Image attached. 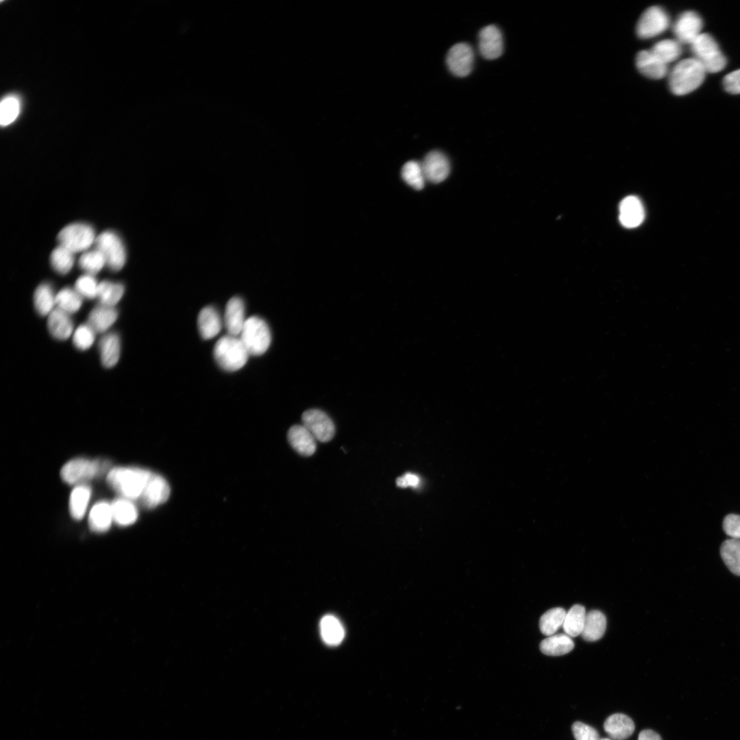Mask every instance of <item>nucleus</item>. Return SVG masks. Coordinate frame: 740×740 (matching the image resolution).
I'll return each mask as SVG.
<instances>
[{
	"instance_id": "22",
	"label": "nucleus",
	"mask_w": 740,
	"mask_h": 740,
	"mask_svg": "<svg viewBox=\"0 0 740 740\" xmlns=\"http://www.w3.org/2000/svg\"><path fill=\"white\" fill-rule=\"evenodd\" d=\"M644 219V210L640 200L634 196L624 198L619 206V220L628 228L639 225Z\"/></svg>"
},
{
	"instance_id": "20",
	"label": "nucleus",
	"mask_w": 740,
	"mask_h": 740,
	"mask_svg": "<svg viewBox=\"0 0 740 740\" xmlns=\"http://www.w3.org/2000/svg\"><path fill=\"white\" fill-rule=\"evenodd\" d=\"M605 732L614 740H625L634 731L633 720L623 713H615L606 718L604 725Z\"/></svg>"
},
{
	"instance_id": "19",
	"label": "nucleus",
	"mask_w": 740,
	"mask_h": 740,
	"mask_svg": "<svg viewBox=\"0 0 740 740\" xmlns=\"http://www.w3.org/2000/svg\"><path fill=\"white\" fill-rule=\"evenodd\" d=\"M223 324L220 314L212 306L203 308L197 317V326L201 336L209 340L216 336L221 330Z\"/></svg>"
},
{
	"instance_id": "7",
	"label": "nucleus",
	"mask_w": 740,
	"mask_h": 740,
	"mask_svg": "<svg viewBox=\"0 0 740 740\" xmlns=\"http://www.w3.org/2000/svg\"><path fill=\"white\" fill-rule=\"evenodd\" d=\"M59 245L73 254L84 252L95 244V232L92 226L84 223H73L62 228L58 234Z\"/></svg>"
},
{
	"instance_id": "44",
	"label": "nucleus",
	"mask_w": 740,
	"mask_h": 740,
	"mask_svg": "<svg viewBox=\"0 0 740 740\" xmlns=\"http://www.w3.org/2000/svg\"><path fill=\"white\" fill-rule=\"evenodd\" d=\"M571 731L576 740H599L598 732L593 727L581 722H576L571 726Z\"/></svg>"
},
{
	"instance_id": "32",
	"label": "nucleus",
	"mask_w": 740,
	"mask_h": 740,
	"mask_svg": "<svg viewBox=\"0 0 740 740\" xmlns=\"http://www.w3.org/2000/svg\"><path fill=\"white\" fill-rule=\"evenodd\" d=\"M124 291L125 288L121 283L104 280L99 283L97 298L100 304L115 307Z\"/></svg>"
},
{
	"instance_id": "21",
	"label": "nucleus",
	"mask_w": 740,
	"mask_h": 740,
	"mask_svg": "<svg viewBox=\"0 0 740 740\" xmlns=\"http://www.w3.org/2000/svg\"><path fill=\"white\" fill-rule=\"evenodd\" d=\"M288 440L292 447L302 456H311L316 451V439L303 425L292 426L288 432Z\"/></svg>"
},
{
	"instance_id": "45",
	"label": "nucleus",
	"mask_w": 740,
	"mask_h": 740,
	"mask_svg": "<svg viewBox=\"0 0 740 740\" xmlns=\"http://www.w3.org/2000/svg\"><path fill=\"white\" fill-rule=\"evenodd\" d=\"M723 529L731 539L740 540V515L730 514L723 521Z\"/></svg>"
},
{
	"instance_id": "43",
	"label": "nucleus",
	"mask_w": 740,
	"mask_h": 740,
	"mask_svg": "<svg viewBox=\"0 0 740 740\" xmlns=\"http://www.w3.org/2000/svg\"><path fill=\"white\" fill-rule=\"evenodd\" d=\"M19 112V103L18 99L9 96L4 98L0 105V123L2 125H8L12 123L17 117Z\"/></svg>"
},
{
	"instance_id": "28",
	"label": "nucleus",
	"mask_w": 740,
	"mask_h": 740,
	"mask_svg": "<svg viewBox=\"0 0 740 740\" xmlns=\"http://www.w3.org/2000/svg\"><path fill=\"white\" fill-rule=\"evenodd\" d=\"M320 632L323 641L331 646L340 644L345 637V630L342 624L332 615H325L321 619Z\"/></svg>"
},
{
	"instance_id": "26",
	"label": "nucleus",
	"mask_w": 740,
	"mask_h": 740,
	"mask_svg": "<svg viewBox=\"0 0 740 740\" xmlns=\"http://www.w3.org/2000/svg\"><path fill=\"white\" fill-rule=\"evenodd\" d=\"M113 521L119 526H127L134 523L138 518V510L132 501L119 497L111 504Z\"/></svg>"
},
{
	"instance_id": "3",
	"label": "nucleus",
	"mask_w": 740,
	"mask_h": 740,
	"mask_svg": "<svg viewBox=\"0 0 740 740\" xmlns=\"http://www.w3.org/2000/svg\"><path fill=\"white\" fill-rule=\"evenodd\" d=\"M213 354L217 363L223 370L235 371L247 363L249 354L238 336L227 334L215 343Z\"/></svg>"
},
{
	"instance_id": "14",
	"label": "nucleus",
	"mask_w": 740,
	"mask_h": 740,
	"mask_svg": "<svg viewBox=\"0 0 740 740\" xmlns=\"http://www.w3.org/2000/svg\"><path fill=\"white\" fill-rule=\"evenodd\" d=\"M426 178L432 183H440L449 175L450 164L447 156L440 151L429 152L421 163Z\"/></svg>"
},
{
	"instance_id": "49",
	"label": "nucleus",
	"mask_w": 740,
	"mask_h": 740,
	"mask_svg": "<svg viewBox=\"0 0 740 740\" xmlns=\"http://www.w3.org/2000/svg\"><path fill=\"white\" fill-rule=\"evenodd\" d=\"M396 484L399 487L401 488H406L408 486L404 476L397 478L396 480Z\"/></svg>"
},
{
	"instance_id": "25",
	"label": "nucleus",
	"mask_w": 740,
	"mask_h": 740,
	"mask_svg": "<svg viewBox=\"0 0 740 740\" xmlns=\"http://www.w3.org/2000/svg\"><path fill=\"white\" fill-rule=\"evenodd\" d=\"M112 521L111 504L108 502H99L91 508L88 517V524L92 531L106 532L110 528Z\"/></svg>"
},
{
	"instance_id": "23",
	"label": "nucleus",
	"mask_w": 740,
	"mask_h": 740,
	"mask_svg": "<svg viewBox=\"0 0 740 740\" xmlns=\"http://www.w3.org/2000/svg\"><path fill=\"white\" fill-rule=\"evenodd\" d=\"M99 349L102 365L111 368L118 362L121 354V340L115 332L104 334L99 340Z\"/></svg>"
},
{
	"instance_id": "16",
	"label": "nucleus",
	"mask_w": 740,
	"mask_h": 740,
	"mask_svg": "<svg viewBox=\"0 0 740 740\" xmlns=\"http://www.w3.org/2000/svg\"><path fill=\"white\" fill-rule=\"evenodd\" d=\"M245 304L239 297H233L226 304L223 325L228 334L239 336L246 321Z\"/></svg>"
},
{
	"instance_id": "5",
	"label": "nucleus",
	"mask_w": 740,
	"mask_h": 740,
	"mask_svg": "<svg viewBox=\"0 0 740 740\" xmlns=\"http://www.w3.org/2000/svg\"><path fill=\"white\" fill-rule=\"evenodd\" d=\"M691 50L706 72L717 73L726 65V59L715 40L708 34H700L691 44Z\"/></svg>"
},
{
	"instance_id": "12",
	"label": "nucleus",
	"mask_w": 740,
	"mask_h": 740,
	"mask_svg": "<svg viewBox=\"0 0 740 740\" xmlns=\"http://www.w3.org/2000/svg\"><path fill=\"white\" fill-rule=\"evenodd\" d=\"M169 495L170 487L167 481L159 474L152 472L138 502L144 508L151 509L165 502Z\"/></svg>"
},
{
	"instance_id": "31",
	"label": "nucleus",
	"mask_w": 740,
	"mask_h": 740,
	"mask_svg": "<svg viewBox=\"0 0 740 740\" xmlns=\"http://www.w3.org/2000/svg\"><path fill=\"white\" fill-rule=\"evenodd\" d=\"M56 295L51 284H40L34 293V305L36 312L41 316L49 315L55 308Z\"/></svg>"
},
{
	"instance_id": "17",
	"label": "nucleus",
	"mask_w": 740,
	"mask_h": 740,
	"mask_svg": "<svg viewBox=\"0 0 740 740\" xmlns=\"http://www.w3.org/2000/svg\"><path fill=\"white\" fill-rule=\"evenodd\" d=\"M70 315L57 307L48 315L47 328L54 338L64 341L73 334L74 325Z\"/></svg>"
},
{
	"instance_id": "27",
	"label": "nucleus",
	"mask_w": 740,
	"mask_h": 740,
	"mask_svg": "<svg viewBox=\"0 0 740 740\" xmlns=\"http://www.w3.org/2000/svg\"><path fill=\"white\" fill-rule=\"evenodd\" d=\"M606 619L600 610H593L586 614L582 637L587 641H595L602 637L606 630Z\"/></svg>"
},
{
	"instance_id": "37",
	"label": "nucleus",
	"mask_w": 740,
	"mask_h": 740,
	"mask_svg": "<svg viewBox=\"0 0 740 740\" xmlns=\"http://www.w3.org/2000/svg\"><path fill=\"white\" fill-rule=\"evenodd\" d=\"M650 50L667 65L677 60L681 54L680 43L671 39L661 40Z\"/></svg>"
},
{
	"instance_id": "24",
	"label": "nucleus",
	"mask_w": 740,
	"mask_h": 740,
	"mask_svg": "<svg viewBox=\"0 0 740 740\" xmlns=\"http://www.w3.org/2000/svg\"><path fill=\"white\" fill-rule=\"evenodd\" d=\"M118 315L115 307L99 304L90 312L87 323L96 333H103L114 323Z\"/></svg>"
},
{
	"instance_id": "1",
	"label": "nucleus",
	"mask_w": 740,
	"mask_h": 740,
	"mask_svg": "<svg viewBox=\"0 0 740 740\" xmlns=\"http://www.w3.org/2000/svg\"><path fill=\"white\" fill-rule=\"evenodd\" d=\"M151 473V471L143 468L118 467L108 471L106 480L121 497L138 502Z\"/></svg>"
},
{
	"instance_id": "30",
	"label": "nucleus",
	"mask_w": 740,
	"mask_h": 740,
	"mask_svg": "<svg viewBox=\"0 0 740 740\" xmlns=\"http://www.w3.org/2000/svg\"><path fill=\"white\" fill-rule=\"evenodd\" d=\"M91 495V489L86 484H78L71 491L69 498V511L75 520L83 518Z\"/></svg>"
},
{
	"instance_id": "34",
	"label": "nucleus",
	"mask_w": 740,
	"mask_h": 740,
	"mask_svg": "<svg viewBox=\"0 0 740 740\" xmlns=\"http://www.w3.org/2000/svg\"><path fill=\"white\" fill-rule=\"evenodd\" d=\"M720 553L723 561L730 571L740 576V540H726L721 545Z\"/></svg>"
},
{
	"instance_id": "33",
	"label": "nucleus",
	"mask_w": 740,
	"mask_h": 740,
	"mask_svg": "<svg viewBox=\"0 0 740 740\" xmlns=\"http://www.w3.org/2000/svg\"><path fill=\"white\" fill-rule=\"evenodd\" d=\"M586 610L583 606L574 605L566 613L563 625L565 633L575 637L581 634L586 617Z\"/></svg>"
},
{
	"instance_id": "10",
	"label": "nucleus",
	"mask_w": 740,
	"mask_h": 740,
	"mask_svg": "<svg viewBox=\"0 0 740 740\" xmlns=\"http://www.w3.org/2000/svg\"><path fill=\"white\" fill-rule=\"evenodd\" d=\"M301 421L302 425L320 442H328L334 435L335 427L332 420L321 410H306L302 414Z\"/></svg>"
},
{
	"instance_id": "2",
	"label": "nucleus",
	"mask_w": 740,
	"mask_h": 740,
	"mask_svg": "<svg viewBox=\"0 0 740 740\" xmlns=\"http://www.w3.org/2000/svg\"><path fill=\"white\" fill-rule=\"evenodd\" d=\"M706 71L695 58L678 62L669 76V86L672 93L684 95L698 88L703 82Z\"/></svg>"
},
{
	"instance_id": "40",
	"label": "nucleus",
	"mask_w": 740,
	"mask_h": 740,
	"mask_svg": "<svg viewBox=\"0 0 740 740\" xmlns=\"http://www.w3.org/2000/svg\"><path fill=\"white\" fill-rule=\"evenodd\" d=\"M78 264L86 273L94 275L106 265V262L101 252L95 248L83 252L79 258Z\"/></svg>"
},
{
	"instance_id": "8",
	"label": "nucleus",
	"mask_w": 740,
	"mask_h": 740,
	"mask_svg": "<svg viewBox=\"0 0 740 740\" xmlns=\"http://www.w3.org/2000/svg\"><path fill=\"white\" fill-rule=\"evenodd\" d=\"M95 248L103 255L106 265L113 271L121 270L126 261V251L119 236L112 231H105L95 240Z\"/></svg>"
},
{
	"instance_id": "13",
	"label": "nucleus",
	"mask_w": 740,
	"mask_h": 740,
	"mask_svg": "<svg viewBox=\"0 0 740 740\" xmlns=\"http://www.w3.org/2000/svg\"><path fill=\"white\" fill-rule=\"evenodd\" d=\"M702 20L695 12H683L674 25V34L680 43L691 44L700 34Z\"/></svg>"
},
{
	"instance_id": "38",
	"label": "nucleus",
	"mask_w": 740,
	"mask_h": 740,
	"mask_svg": "<svg viewBox=\"0 0 740 740\" xmlns=\"http://www.w3.org/2000/svg\"><path fill=\"white\" fill-rule=\"evenodd\" d=\"M74 254L68 249L58 245L51 252L50 262L53 269L60 274H66L74 264Z\"/></svg>"
},
{
	"instance_id": "6",
	"label": "nucleus",
	"mask_w": 740,
	"mask_h": 740,
	"mask_svg": "<svg viewBox=\"0 0 740 740\" xmlns=\"http://www.w3.org/2000/svg\"><path fill=\"white\" fill-rule=\"evenodd\" d=\"M109 463L99 460L77 458L68 461L60 470V476L69 484H82L103 472Z\"/></svg>"
},
{
	"instance_id": "50",
	"label": "nucleus",
	"mask_w": 740,
	"mask_h": 740,
	"mask_svg": "<svg viewBox=\"0 0 740 740\" xmlns=\"http://www.w3.org/2000/svg\"><path fill=\"white\" fill-rule=\"evenodd\" d=\"M599 740H610V739H608V738H603V739H600Z\"/></svg>"
},
{
	"instance_id": "47",
	"label": "nucleus",
	"mask_w": 740,
	"mask_h": 740,
	"mask_svg": "<svg viewBox=\"0 0 740 740\" xmlns=\"http://www.w3.org/2000/svg\"><path fill=\"white\" fill-rule=\"evenodd\" d=\"M638 740H662V738L655 731L645 729L639 732Z\"/></svg>"
},
{
	"instance_id": "11",
	"label": "nucleus",
	"mask_w": 740,
	"mask_h": 740,
	"mask_svg": "<svg viewBox=\"0 0 740 740\" xmlns=\"http://www.w3.org/2000/svg\"><path fill=\"white\" fill-rule=\"evenodd\" d=\"M474 53L472 47L467 43L459 42L454 45L448 51L446 63L449 70L456 76L466 77L473 68Z\"/></svg>"
},
{
	"instance_id": "15",
	"label": "nucleus",
	"mask_w": 740,
	"mask_h": 740,
	"mask_svg": "<svg viewBox=\"0 0 740 740\" xmlns=\"http://www.w3.org/2000/svg\"><path fill=\"white\" fill-rule=\"evenodd\" d=\"M503 44L502 32L494 25L485 26L479 32V51L486 59L494 60L499 58L503 52Z\"/></svg>"
},
{
	"instance_id": "35",
	"label": "nucleus",
	"mask_w": 740,
	"mask_h": 740,
	"mask_svg": "<svg viewBox=\"0 0 740 740\" xmlns=\"http://www.w3.org/2000/svg\"><path fill=\"white\" fill-rule=\"evenodd\" d=\"M566 613L565 610L560 607L551 608L545 612L539 620L541 632L548 637L554 634L563 625Z\"/></svg>"
},
{
	"instance_id": "41",
	"label": "nucleus",
	"mask_w": 740,
	"mask_h": 740,
	"mask_svg": "<svg viewBox=\"0 0 740 740\" xmlns=\"http://www.w3.org/2000/svg\"><path fill=\"white\" fill-rule=\"evenodd\" d=\"M95 334V330L88 323L82 324L73 334V343L77 349L86 350L93 344Z\"/></svg>"
},
{
	"instance_id": "18",
	"label": "nucleus",
	"mask_w": 740,
	"mask_h": 740,
	"mask_svg": "<svg viewBox=\"0 0 740 740\" xmlns=\"http://www.w3.org/2000/svg\"><path fill=\"white\" fill-rule=\"evenodd\" d=\"M639 72L647 77L659 79L667 73V65L660 60L650 50L639 51L636 58Z\"/></svg>"
},
{
	"instance_id": "9",
	"label": "nucleus",
	"mask_w": 740,
	"mask_h": 740,
	"mask_svg": "<svg viewBox=\"0 0 740 740\" xmlns=\"http://www.w3.org/2000/svg\"><path fill=\"white\" fill-rule=\"evenodd\" d=\"M669 19L666 12L659 6H652L643 12L636 27L637 36L648 39L655 37L667 29Z\"/></svg>"
},
{
	"instance_id": "4",
	"label": "nucleus",
	"mask_w": 740,
	"mask_h": 740,
	"mask_svg": "<svg viewBox=\"0 0 740 740\" xmlns=\"http://www.w3.org/2000/svg\"><path fill=\"white\" fill-rule=\"evenodd\" d=\"M249 355L260 356L269 349L271 334L266 321L258 316L246 319L238 336Z\"/></svg>"
},
{
	"instance_id": "46",
	"label": "nucleus",
	"mask_w": 740,
	"mask_h": 740,
	"mask_svg": "<svg viewBox=\"0 0 740 740\" xmlns=\"http://www.w3.org/2000/svg\"><path fill=\"white\" fill-rule=\"evenodd\" d=\"M725 90L732 94L740 93V69L725 76L723 80Z\"/></svg>"
},
{
	"instance_id": "29",
	"label": "nucleus",
	"mask_w": 740,
	"mask_h": 740,
	"mask_svg": "<svg viewBox=\"0 0 740 740\" xmlns=\"http://www.w3.org/2000/svg\"><path fill=\"white\" fill-rule=\"evenodd\" d=\"M574 648L571 637L565 633L549 636L540 643L541 651L548 656H562L570 652Z\"/></svg>"
},
{
	"instance_id": "48",
	"label": "nucleus",
	"mask_w": 740,
	"mask_h": 740,
	"mask_svg": "<svg viewBox=\"0 0 740 740\" xmlns=\"http://www.w3.org/2000/svg\"><path fill=\"white\" fill-rule=\"evenodd\" d=\"M404 478L406 480V484H407L408 486H412V487H416V486H417V485L419 483V478H418L417 476H416V475H415L413 473H406L404 476Z\"/></svg>"
},
{
	"instance_id": "36",
	"label": "nucleus",
	"mask_w": 740,
	"mask_h": 740,
	"mask_svg": "<svg viewBox=\"0 0 740 740\" xmlns=\"http://www.w3.org/2000/svg\"><path fill=\"white\" fill-rule=\"evenodd\" d=\"M82 302L83 297L75 288L65 287L56 295L57 308L70 314L77 312L80 309Z\"/></svg>"
},
{
	"instance_id": "42",
	"label": "nucleus",
	"mask_w": 740,
	"mask_h": 740,
	"mask_svg": "<svg viewBox=\"0 0 740 740\" xmlns=\"http://www.w3.org/2000/svg\"><path fill=\"white\" fill-rule=\"evenodd\" d=\"M99 282L93 275L86 273L79 277L74 288L83 297L89 299L97 296Z\"/></svg>"
},
{
	"instance_id": "39",
	"label": "nucleus",
	"mask_w": 740,
	"mask_h": 740,
	"mask_svg": "<svg viewBox=\"0 0 740 740\" xmlns=\"http://www.w3.org/2000/svg\"><path fill=\"white\" fill-rule=\"evenodd\" d=\"M404 181L415 190H421L425 184L426 178L421 164L411 160L403 166L401 171Z\"/></svg>"
}]
</instances>
